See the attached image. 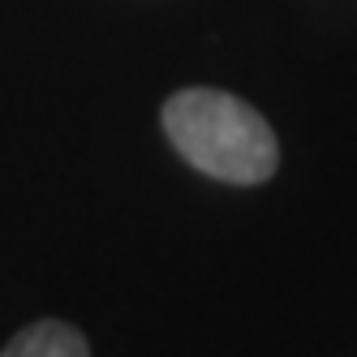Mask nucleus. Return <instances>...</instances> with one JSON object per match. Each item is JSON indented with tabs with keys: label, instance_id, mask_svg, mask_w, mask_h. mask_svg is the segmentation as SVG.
Instances as JSON below:
<instances>
[{
	"label": "nucleus",
	"instance_id": "obj_1",
	"mask_svg": "<svg viewBox=\"0 0 357 357\" xmlns=\"http://www.w3.org/2000/svg\"><path fill=\"white\" fill-rule=\"evenodd\" d=\"M160 125L190 168L228 185H263L280 168V142L267 116L220 86H185L164 99Z\"/></svg>",
	"mask_w": 357,
	"mask_h": 357
},
{
	"label": "nucleus",
	"instance_id": "obj_2",
	"mask_svg": "<svg viewBox=\"0 0 357 357\" xmlns=\"http://www.w3.org/2000/svg\"><path fill=\"white\" fill-rule=\"evenodd\" d=\"M0 357H91V344L82 336V327H73L65 319H39L31 327H22L0 349Z\"/></svg>",
	"mask_w": 357,
	"mask_h": 357
}]
</instances>
